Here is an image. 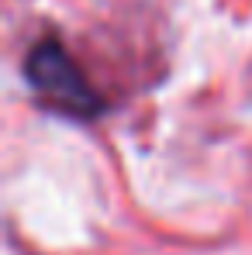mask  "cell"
Listing matches in <instances>:
<instances>
[{"label": "cell", "instance_id": "1", "mask_svg": "<svg viewBox=\"0 0 252 255\" xmlns=\"http://www.w3.org/2000/svg\"><path fill=\"white\" fill-rule=\"evenodd\" d=\"M28 76H31V83L38 86L59 111H69L73 118H90L97 111V97L86 90L83 76L76 73V66L69 62V55L55 42H45L31 52Z\"/></svg>", "mask_w": 252, "mask_h": 255}]
</instances>
